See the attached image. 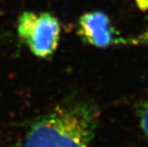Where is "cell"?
<instances>
[{"label":"cell","mask_w":148,"mask_h":147,"mask_svg":"<svg viewBox=\"0 0 148 147\" xmlns=\"http://www.w3.org/2000/svg\"><path fill=\"white\" fill-rule=\"evenodd\" d=\"M135 42H141V43H148V26L146 27V29L143 31V33L140 34V36L134 40Z\"/></svg>","instance_id":"cell-5"},{"label":"cell","mask_w":148,"mask_h":147,"mask_svg":"<svg viewBox=\"0 0 148 147\" xmlns=\"http://www.w3.org/2000/svg\"><path fill=\"white\" fill-rule=\"evenodd\" d=\"M138 120L141 131L148 137V98L140 106L138 111Z\"/></svg>","instance_id":"cell-4"},{"label":"cell","mask_w":148,"mask_h":147,"mask_svg":"<svg viewBox=\"0 0 148 147\" xmlns=\"http://www.w3.org/2000/svg\"><path fill=\"white\" fill-rule=\"evenodd\" d=\"M99 117L94 102H62L32 124L24 147H90Z\"/></svg>","instance_id":"cell-1"},{"label":"cell","mask_w":148,"mask_h":147,"mask_svg":"<svg viewBox=\"0 0 148 147\" xmlns=\"http://www.w3.org/2000/svg\"><path fill=\"white\" fill-rule=\"evenodd\" d=\"M77 34L83 42L96 48H106L123 40L119 37L107 14L100 11L81 15L77 21Z\"/></svg>","instance_id":"cell-3"},{"label":"cell","mask_w":148,"mask_h":147,"mask_svg":"<svg viewBox=\"0 0 148 147\" xmlns=\"http://www.w3.org/2000/svg\"><path fill=\"white\" fill-rule=\"evenodd\" d=\"M60 34V23L50 12H24L18 18V36L36 57L53 55L58 49Z\"/></svg>","instance_id":"cell-2"}]
</instances>
